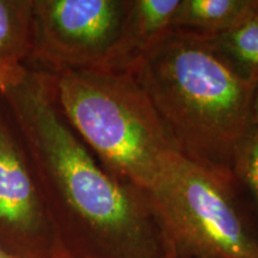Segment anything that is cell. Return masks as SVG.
<instances>
[{
	"label": "cell",
	"mask_w": 258,
	"mask_h": 258,
	"mask_svg": "<svg viewBox=\"0 0 258 258\" xmlns=\"http://www.w3.org/2000/svg\"><path fill=\"white\" fill-rule=\"evenodd\" d=\"M0 97L57 234L74 258H172L148 192L99 163L64 118L50 73L28 70Z\"/></svg>",
	"instance_id": "6da1fadb"
},
{
	"label": "cell",
	"mask_w": 258,
	"mask_h": 258,
	"mask_svg": "<svg viewBox=\"0 0 258 258\" xmlns=\"http://www.w3.org/2000/svg\"><path fill=\"white\" fill-rule=\"evenodd\" d=\"M128 70L150 97L178 152L235 183L232 161L238 143L252 127L254 84L238 77L200 38L173 30Z\"/></svg>",
	"instance_id": "7a4b0ae2"
},
{
	"label": "cell",
	"mask_w": 258,
	"mask_h": 258,
	"mask_svg": "<svg viewBox=\"0 0 258 258\" xmlns=\"http://www.w3.org/2000/svg\"><path fill=\"white\" fill-rule=\"evenodd\" d=\"M50 74L64 118L99 163L148 191L178 150L134 73L76 70Z\"/></svg>",
	"instance_id": "3957f363"
},
{
	"label": "cell",
	"mask_w": 258,
	"mask_h": 258,
	"mask_svg": "<svg viewBox=\"0 0 258 258\" xmlns=\"http://www.w3.org/2000/svg\"><path fill=\"white\" fill-rule=\"evenodd\" d=\"M234 186L179 152L169 158L147 192L171 257L258 258Z\"/></svg>",
	"instance_id": "277c9868"
},
{
	"label": "cell",
	"mask_w": 258,
	"mask_h": 258,
	"mask_svg": "<svg viewBox=\"0 0 258 258\" xmlns=\"http://www.w3.org/2000/svg\"><path fill=\"white\" fill-rule=\"evenodd\" d=\"M132 0H32L29 59L46 72L127 70Z\"/></svg>",
	"instance_id": "5b68a950"
},
{
	"label": "cell",
	"mask_w": 258,
	"mask_h": 258,
	"mask_svg": "<svg viewBox=\"0 0 258 258\" xmlns=\"http://www.w3.org/2000/svg\"><path fill=\"white\" fill-rule=\"evenodd\" d=\"M0 247L18 258H74L57 234L23 141L2 97Z\"/></svg>",
	"instance_id": "8992f818"
},
{
	"label": "cell",
	"mask_w": 258,
	"mask_h": 258,
	"mask_svg": "<svg viewBox=\"0 0 258 258\" xmlns=\"http://www.w3.org/2000/svg\"><path fill=\"white\" fill-rule=\"evenodd\" d=\"M258 15V0H179L171 30L205 38L217 36Z\"/></svg>",
	"instance_id": "52a82bcc"
},
{
	"label": "cell",
	"mask_w": 258,
	"mask_h": 258,
	"mask_svg": "<svg viewBox=\"0 0 258 258\" xmlns=\"http://www.w3.org/2000/svg\"><path fill=\"white\" fill-rule=\"evenodd\" d=\"M178 4L179 0H132L127 21L128 69L171 30Z\"/></svg>",
	"instance_id": "ba28073f"
},
{
	"label": "cell",
	"mask_w": 258,
	"mask_h": 258,
	"mask_svg": "<svg viewBox=\"0 0 258 258\" xmlns=\"http://www.w3.org/2000/svg\"><path fill=\"white\" fill-rule=\"evenodd\" d=\"M200 40L238 77L251 84L258 82V15L232 30Z\"/></svg>",
	"instance_id": "9c48e42d"
},
{
	"label": "cell",
	"mask_w": 258,
	"mask_h": 258,
	"mask_svg": "<svg viewBox=\"0 0 258 258\" xmlns=\"http://www.w3.org/2000/svg\"><path fill=\"white\" fill-rule=\"evenodd\" d=\"M32 46V0H0V62L22 63Z\"/></svg>",
	"instance_id": "30bf717a"
},
{
	"label": "cell",
	"mask_w": 258,
	"mask_h": 258,
	"mask_svg": "<svg viewBox=\"0 0 258 258\" xmlns=\"http://www.w3.org/2000/svg\"><path fill=\"white\" fill-rule=\"evenodd\" d=\"M232 172L235 183L247 190L253 202L258 222V128L251 127L234 150ZM258 235V225H257Z\"/></svg>",
	"instance_id": "8fae6325"
},
{
	"label": "cell",
	"mask_w": 258,
	"mask_h": 258,
	"mask_svg": "<svg viewBox=\"0 0 258 258\" xmlns=\"http://www.w3.org/2000/svg\"><path fill=\"white\" fill-rule=\"evenodd\" d=\"M27 73L28 69L22 63L0 62V90L22 82Z\"/></svg>",
	"instance_id": "7c38bea8"
},
{
	"label": "cell",
	"mask_w": 258,
	"mask_h": 258,
	"mask_svg": "<svg viewBox=\"0 0 258 258\" xmlns=\"http://www.w3.org/2000/svg\"><path fill=\"white\" fill-rule=\"evenodd\" d=\"M251 125L258 128V82L254 84L252 99H251Z\"/></svg>",
	"instance_id": "4fadbf2b"
},
{
	"label": "cell",
	"mask_w": 258,
	"mask_h": 258,
	"mask_svg": "<svg viewBox=\"0 0 258 258\" xmlns=\"http://www.w3.org/2000/svg\"><path fill=\"white\" fill-rule=\"evenodd\" d=\"M0 258H18V257L14 256V254L8 252V251L3 249V247H0Z\"/></svg>",
	"instance_id": "5bb4252c"
}]
</instances>
